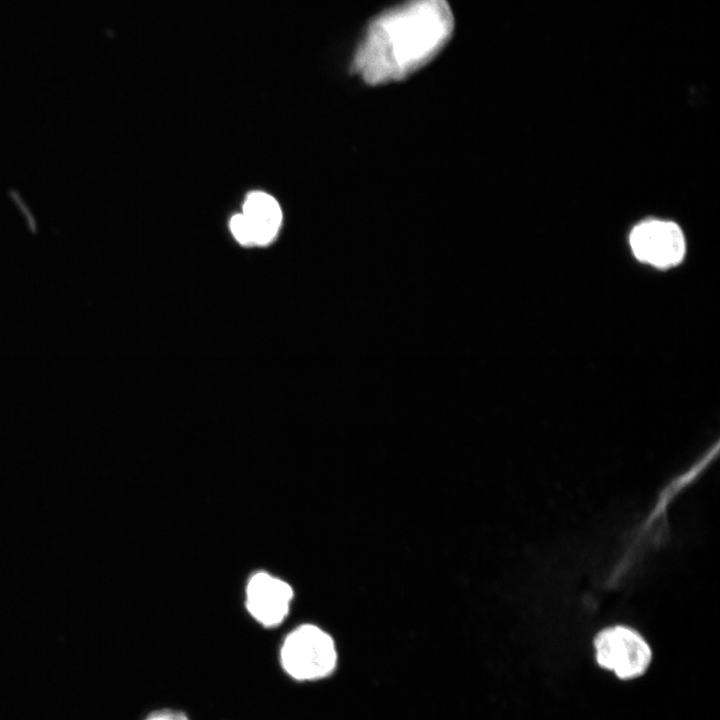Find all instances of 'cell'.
<instances>
[{
    "label": "cell",
    "instance_id": "cell-1",
    "mask_svg": "<svg viewBox=\"0 0 720 720\" xmlns=\"http://www.w3.org/2000/svg\"><path fill=\"white\" fill-rule=\"evenodd\" d=\"M454 25L448 0H405L369 22L350 72L368 85L404 80L439 54Z\"/></svg>",
    "mask_w": 720,
    "mask_h": 720
},
{
    "label": "cell",
    "instance_id": "cell-2",
    "mask_svg": "<svg viewBox=\"0 0 720 720\" xmlns=\"http://www.w3.org/2000/svg\"><path fill=\"white\" fill-rule=\"evenodd\" d=\"M279 660L285 674L295 681L320 680L330 675L337 663L331 636L318 626L303 624L283 640Z\"/></svg>",
    "mask_w": 720,
    "mask_h": 720
},
{
    "label": "cell",
    "instance_id": "cell-3",
    "mask_svg": "<svg viewBox=\"0 0 720 720\" xmlns=\"http://www.w3.org/2000/svg\"><path fill=\"white\" fill-rule=\"evenodd\" d=\"M597 664L621 680H633L647 672L652 650L635 629L613 625L599 631L593 640Z\"/></svg>",
    "mask_w": 720,
    "mask_h": 720
},
{
    "label": "cell",
    "instance_id": "cell-4",
    "mask_svg": "<svg viewBox=\"0 0 720 720\" xmlns=\"http://www.w3.org/2000/svg\"><path fill=\"white\" fill-rule=\"evenodd\" d=\"M629 242L639 261L660 269L679 264L686 251L680 227L665 220L653 219L639 223L631 231Z\"/></svg>",
    "mask_w": 720,
    "mask_h": 720
},
{
    "label": "cell",
    "instance_id": "cell-5",
    "mask_svg": "<svg viewBox=\"0 0 720 720\" xmlns=\"http://www.w3.org/2000/svg\"><path fill=\"white\" fill-rule=\"evenodd\" d=\"M293 596V589L287 582L260 571L247 582L245 606L258 623L274 627L286 618Z\"/></svg>",
    "mask_w": 720,
    "mask_h": 720
},
{
    "label": "cell",
    "instance_id": "cell-6",
    "mask_svg": "<svg viewBox=\"0 0 720 720\" xmlns=\"http://www.w3.org/2000/svg\"><path fill=\"white\" fill-rule=\"evenodd\" d=\"M242 216L249 230L251 245H266L278 233L282 212L278 202L264 192L250 193L244 202Z\"/></svg>",
    "mask_w": 720,
    "mask_h": 720
},
{
    "label": "cell",
    "instance_id": "cell-7",
    "mask_svg": "<svg viewBox=\"0 0 720 720\" xmlns=\"http://www.w3.org/2000/svg\"><path fill=\"white\" fill-rule=\"evenodd\" d=\"M230 229L238 242L243 245H251L249 230L241 213L231 218Z\"/></svg>",
    "mask_w": 720,
    "mask_h": 720
},
{
    "label": "cell",
    "instance_id": "cell-8",
    "mask_svg": "<svg viewBox=\"0 0 720 720\" xmlns=\"http://www.w3.org/2000/svg\"><path fill=\"white\" fill-rule=\"evenodd\" d=\"M144 720H190V718L182 711L161 708L150 712Z\"/></svg>",
    "mask_w": 720,
    "mask_h": 720
}]
</instances>
